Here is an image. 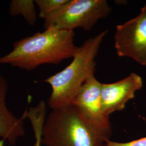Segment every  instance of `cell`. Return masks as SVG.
<instances>
[{
	"label": "cell",
	"instance_id": "6da1fadb",
	"mask_svg": "<svg viewBox=\"0 0 146 146\" xmlns=\"http://www.w3.org/2000/svg\"><path fill=\"white\" fill-rule=\"evenodd\" d=\"M74 31L48 28L17 40L11 51L0 58V64H9L31 71L43 64H56L73 58L78 47Z\"/></svg>",
	"mask_w": 146,
	"mask_h": 146
},
{
	"label": "cell",
	"instance_id": "8fae6325",
	"mask_svg": "<svg viewBox=\"0 0 146 146\" xmlns=\"http://www.w3.org/2000/svg\"><path fill=\"white\" fill-rule=\"evenodd\" d=\"M34 1L39 9V17L45 20L67 3L68 0H35Z\"/></svg>",
	"mask_w": 146,
	"mask_h": 146
},
{
	"label": "cell",
	"instance_id": "9c48e42d",
	"mask_svg": "<svg viewBox=\"0 0 146 146\" xmlns=\"http://www.w3.org/2000/svg\"><path fill=\"white\" fill-rule=\"evenodd\" d=\"M47 104L41 101L35 107H27V119L29 120L34 133L35 142L34 146H42L43 127L46 119Z\"/></svg>",
	"mask_w": 146,
	"mask_h": 146
},
{
	"label": "cell",
	"instance_id": "30bf717a",
	"mask_svg": "<svg viewBox=\"0 0 146 146\" xmlns=\"http://www.w3.org/2000/svg\"><path fill=\"white\" fill-rule=\"evenodd\" d=\"M35 3L33 0H12L9 13L12 16L21 15L29 25L34 26L37 20Z\"/></svg>",
	"mask_w": 146,
	"mask_h": 146
},
{
	"label": "cell",
	"instance_id": "4fadbf2b",
	"mask_svg": "<svg viewBox=\"0 0 146 146\" xmlns=\"http://www.w3.org/2000/svg\"><path fill=\"white\" fill-rule=\"evenodd\" d=\"M5 140L3 139L0 140V146H5Z\"/></svg>",
	"mask_w": 146,
	"mask_h": 146
},
{
	"label": "cell",
	"instance_id": "8992f818",
	"mask_svg": "<svg viewBox=\"0 0 146 146\" xmlns=\"http://www.w3.org/2000/svg\"><path fill=\"white\" fill-rule=\"evenodd\" d=\"M101 84L94 75L90 76L84 82L72 104L76 106L89 125L106 141L110 140L112 127L110 116L106 115L102 110L100 98Z\"/></svg>",
	"mask_w": 146,
	"mask_h": 146
},
{
	"label": "cell",
	"instance_id": "3957f363",
	"mask_svg": "<svg viewBox=\"0 0 146 146\" xmlns=\"http://www.w3.org/2000/svg\"><path fill=\"white\" fill-rule=\"evenodd\" d=\"M105 140L72 104L52 110L42 129L45 146H104Z\"/></svg>",
	"mask_w": 146,
	"mask_h": 146
},
{
	"label": "cell",
	"instance_id": "7c38bea8",
	"mask_svg": "<svg viewBox=\"0 0 146 146\" xmlns=\"http://www.w3.org/2000/svg\"><path fill=\"white\" fill-rule=\"evenodd\" d=\"M104 146H146V137L126 142H118L106 140Z\"/></svg>",
	"mask_w": 146,
	"mask_h": 146
},
{
	"label": "cell",
	"instance_id": "7a4b0ae2",
	"mask_svg": "<svg viewBox=\"0 0 146 146\" xmlns=\"http://www.w3.org/2000/svg\"><path fill=\"white\" fill-rule=\"evenodd\" d=\"M107 33L104 31L86 40L78 47L68 66L44 80L52 90L47 102L50 108L56 110L72 104L86 81L94 75L95 58Z\"/></svg>",
	"mask_w": 146,
	"mask_h": 146
},
{
	"label": "cell",
	"instance_id": "52a82bcc",
	"mask_svg": "<svg viewBox=\"0 0 146 146\" xmlns=\"http://www.w3.org/2000/svg\"><path fill=\"white\" fill-rule=\"evenodd\" d=\"M142 86L141 76L134 73L114 83L101 84L100 98L103 112L110 116L115 111L123 110Z\"/></svg>",
	"mask_w": 146,
	"mask_h": 146
},
{
	"label": "cell",
	"instance_id": "277c9868",
	"mask_svg": "<svg viewBox=\"0 0 146 146\" xmlns=\"http://www.w3.org/2000/svg\"><path fill=\"white\" fill-rule=\"evenodd\" d=\"M111 11L106 0H68L44 20V28L67 31L80 28L89 31Z\"/></svg>",
	"mask_w": 146,
	"mask_h": 146
},
{
	"label": "cell",
	"instance_id": "ba28073f",
	"mask_svg": "<svg viewBox=\"0 0 146 146\" xmlns=\"http://www.w3.org/2000/svg\"><path fill=\"white\" fill-rule=\"evenodd\" d=\"M8 87L7 80L0 75V138L14 146L25 134L24 121L27 119V108L20 117L11 113L6 104Z\"/></svg>",
	"mask_w": 146,
	"mask_h": 146
},
{
	"label": "cell",
	"instance_id": "5b68a950",
	"mask_svg": "<svg viewBox=\"0 0 146 146\" xmlns=\"http://www.w3.org/2000/svg\"><path fill=\"white\" fill-rule=\"evenodd\" d=\"M115 48L119 57L146 66V4L135 17L116 27Z\"/></svg>",
	"mask_w": 146,
	"mask_h": 146
}]
</instances>
